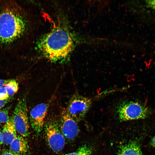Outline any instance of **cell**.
Returning <instances> with one entry per match:
<instances>
[{
	"label": "cell",
	"mask_w": 155,
	"mask_h": 155,
	"mask_svg": "<svg viewBox=\"0 0 155 155\" xmlns=\"http://www.w3.org/2000/svg\"><path fill=\"white\" fill-rule=\"evenodd\" d=\"M73 41L66 30L55 29L45 36L40 42L39 47L48 59L57 61L66 58L72 49Z\"/></svg>",
	"instance_id": "obj_1"
},
{
	"label": "cell",
	"mask_w": 155,
	"mask_h": 155,
	"mask_svg": "<svg viewBox=\"0 0 155 155\" xmlns=\"http://www.w3.org/2000/svg\"><path fill=\"white\" fill-rule=\"evenodd\" d=\"M24 19L14 5L5 6L0 12V41L3 43L11 42L23 33L25 29Z\"/></svg>",
	"instance_id": "obj_2"
},
{
	"label": "cell",
	"mask_w": 155,
	"mask_h": 155,
	"mask_svg": "<svg viewBox=\"0 0 155 155\" xmlns=\"http://www.w3.org/2000/svg\"><path fill=\"white\" fill-rule=\"evenodd\" d=\"M117 112L121 121L142 119L148 117L150 113L149 108L137 101H125L117 106Z\"/></svg>",
	"instance_id": "obj_3"
},
{
	"label": "cell",
	"mask_w": 155,
	"mask_h": 155,
	"mask_svg": "<svg viewBox=\"0 0 155 155\" xmlns=\"http://www.w3.org/2000/svg\"><path fill=\"white\" fill-rule=\"evenodd\" d=\"M26 97H23L18 100L12 116L17 132L24 137L29 134V123Z\"/></svg>",
	"instance_id": "obj_4"
},
{
	"label": "cell",
	"mask_w": 155,
	"mask_h": 155,
	"mask_svg": "<svg viewBox=\"0 0 155 155\" xmlns=\"http://www.w3.org/2000/svg\"><path fill=\"white\" fill-rule=\"evenodd\" d=\"M91 100L78 94L73 95L70 98L66 110L76 122L85 117L92 105Z\"/></svg>",
	"instance_id": "obj_5"
},
{
	"label": "cell",
	"mask_w": 155,
	"mask_h": 155,
	"mask_svg": "<svg viewBox=\"0 0 155 155\" xmlns=\"http://www.w3.org/2000/svg\"><path fill=\"white\" fill-rule=\"evenodd\" d=\"M58 126L57 123L52 119L48 121L45 127L46 142L51 149L55 152L61 151L65 144V137Z\"/></svg>",
	"instance_id": "obj_6"
},
{
	"label": "cell",
	"mask_w": 155,
	"mask_h": 155,
	"mask_svg": "<svg viewBox=\"0 0 155 155\" xmlns=\"http://www.w3.org/2000/svg\"><path fill=\"white\" fill-rule=\"evenodd\" d=\"M49 106L48 103H41L36 105L30 111V125L37 135L40 133L43 129Z\"/></svg>",
	"instance_id": "obj_7"
},
{
	"label": "cell",
	"mask_w": 155,
	"mask_h": 155,
	"mask_svg": "<svg viewBox=\"0 0 155 155\" xmlns=\"http://www.w3.org/2000/svg\"><path fill=\"white\" fill-rule=\"evenodd\" d=\"M60 119L61 131L64 137L69 140L74 139L79 132L76 122L69 114L65 108L62 111Z\"/></svg>",
	"instance_id": "obj_8"
},
{
	"label": "cell",
	"mask_w": 155,
	"mask_h": 155,
	"mask_svg": "<svg viewBox=\"0 0 155 155\" xmlns=\"http://www.w3.org/2000/svg\"><path fill=\"white\" fill-rule=\"evenodd\" d=\"M2 131L3 143L7 145H9L17 135L12 116L5 124Z\"/></svg>",
	"instance_id": "obj_9"
},
{
	"label": "cell",
	"mask_w": 155,
	"mask_h": 155,
	"mask_svg": "<svg viewBox=\"0 0 155 155\" xmlns=\"http://www.w3.org/2000/svg\"><path fill=\"white\" fill-rule=\"evenodd\" d=\"M9 148L11 151L15 153L24 155L28 152L29 147L24 137L19 134L9 144Z\"/></svg>",
	"instance_id": "obj_10"
},
{
	"label": "cell",
	"mask_w": 155,
	"mask_h": 155,
	"mask_svg": "<svg viewBox=\"0 0 155 155\" xmlns=\"http://www.w3.org/2000/svg\"><path fill=\"white\" fill-rule=\"evenodd\" d=\"M117 155H144L138 143L132 142L122 146Z\"/></svg>",
	"instance_id": "obj_11"
},
{
	"label": "cell",
	"mask_w": 155,
	"mask_h": 155,
	"mask_svg": "<svg viewBox=\"0 0 155 155\" xmlns=\"http://www.w3.org/2000/svg\"><path fill=\"white\" fill-rule=\"evenodd\" d=\"M9 96H12L18 91V84L16 80H9L4 86Z\"/></svg>",
	"instance_id": "obj_12"
},
{
	"label": "cell",
	"mask_w": 155,
	"mask_h": 155,
	"mask_svg": "<svg viewBox=\"0 0 155 155\" xmlns=\"http://www.w3.org/2000/svg\"><path fill=\"white\" fill-rule=\"evenodd\" d=\"M65 155H92L91 151L86 145L80 147L76 151L66 154Z\"/></svg>",
	"instance_id": "obj_13"
},
{
	"label": "cell",
	"mask_w": 155,
	"mask_h": 155,
	"mask_svg": "<svg viewBox=\"0 0 155 155\" xmlns=\"http://www.w3.org/2000/svg\"><path fill=\"white\" fill-rule=\"evenodd\" d=\"M10 108L9 106H7L0 110V125L2 124H5L9 120Z\"/></svg>",
	"instance_id": "obj_14"
},
{
	"label": "cell",
	"mask_w": 155,
	"mask_h": 155,
	"mask_svg": "<svg viewBox=\"0 0 155 155\" xmlns=\"http://www.w3.org/2000/svg\"><path fill=\"white\" fill-rule=\"evenodd\" d=\"M10 97L4 86L0 88V100H5Z\"/></svg>",
	"instance_id": "obj_15"
},
{
	"label": "cell",
	"mask_w": 155,
	"mask_h": 155,
	"mask_svg": "<svg viewBox=\"0 0 155 155\" xmlns=\"http://www.w3.org/2000/svg\"><path fill=\"white\" fill-rule=\"evenodd\" d=\"M0 155H21L15 153L10 150H5L3 151L1 153Z\"/></svg>",
	"instance_id": "obj_16"
},
{
	"label": "cell",
	"mask_w": 155,
	"mask_h": 155,
	"mask_svg": "<svg viewBox=\"0 0 155 155\" xmlns=\"http://www.w3.org/2000/svg\"><path fill=\"white\" fill-rule=\"evenodd\" d=\"M146 3L148 6L155 10V0H147Z\"/></svg>",
	"instance_id": "obj_17"
},
{
	"label": "cell",
	"mask_w": 155,
	"mask_h": 155,
	"mask_svg": "<svg viewBox=\"0 0 155 155\" xmlns=\"http://www.w3.org/2000/svg\"><path fill=\"white\" fill-rule=\"evenodd\" d=\"M11 97L8 99L2 100H0V110L3 108L4 106L11 99Z\"/></svg>",
	"instance_id": "obj_18"
},
{
	"label": "cell",
	"mask_w": 155,
	"mask_h": 155,
	"mask_svg": "<svg viewBox=\"0 0 155 155\" xmlns=\"http://www.w3.org/2000/svg\"><path fill=\"white\" fill-rule=\"evenodd\" d=\"M9 80H3L0 79V88L4 86L7 83Z\"/></svg>",
	"instance_id": "obj_19"
},
{
	"label": "cell",
	"mask_w": 155,
	"mask_h": 155,
	"mask_svg": "<svg viewBox=\"0 0 155 155\" xmlns=\"http://www.w3.org/2000/svg\"><path fill=\"white\" fill-rule=\"evenodd\" d=\"M3 144V137L2 134V131L0 128V146Z\"/></svg>",
	"instance_id": "obj_20"
},
{
	"label": "cell",
	"mask_w": 155,
	"mask_h": 155,
	"mask_svg": "<svg viewBox=\"0 0 155 155\" xmlns=\"http://www.w3.org/2000/svg\"><path fill=\"white\" fill-rule=\"evenodd\" d=\"M150 144L152 146L155 147V135L152 138Z\"/></svg>",
	"instance_id": "obj_21"
},
{
	"label": "cell",
	"mask_w": 155,
	"mask_h": 155,
	"mask_svg": "<svg viewBox=\"0 0 155 155\" xmlns=\"http://www.w3.org/2000/svg\"><path fill=\"white\" fill-rule=\"evenodd\" d=\"M0 154H1V153H0Z\"/></svg>",
	"instance_id": "obj_22"
}]
</instances>
